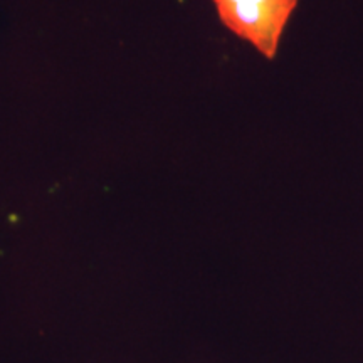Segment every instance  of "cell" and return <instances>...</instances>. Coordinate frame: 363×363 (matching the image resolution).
Segmentation results:
<instances>
[{
	"instance_id": "cell-1",
	"label": "cell",
	"mask_w": 363,
	"mask_h": 363,
	"mask_svg": "<svg viewBox=\"0 0 363 363\" xmlns=\"http://www.w3.org/2000/svg\"><path fill=\"white\" fill-rule=\"evenodd\" d=\"M220 24L267 61L278 56L299 0H212Z\"/></svg>"
}]
</instances>
